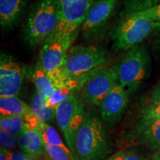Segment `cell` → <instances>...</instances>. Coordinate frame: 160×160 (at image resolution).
Wrapping results in <instances>:
<instances>
[{"instance_id": "9", "label": "cell", "mask_w": 160, "mask_h": 160, "mask_svg": "<svg viewBox=\"0 0 160 160\" xmlns=\"http://www.w3.org/2000/svg\"><path fill=\"white\" fill-rule=\"evenodd\" d=\"M77 33L61 36L53 33L44 42L39 56V65L47 72L59 69Z\"/></svg>"}, {"instance_id": "12", "label": "cell", "mask_w": 160, "mask_h": 160, "mask_svg": "<svg viewBox=\"0 0 160 160\" xmlns=\"http://www.w3.org/2000/svg\"><path fill=\"white\" fill-rule=\"evenodd\" d=\"M131 137L139 145L156 151L160 148V119L142 117L132 130Z\"/></svg>"}, {"instance_id": "29", "label": "cell", "mask_w": 160, "mask_h": 160, "mask_svg": "<svg viewBox=\"0 0 160 160\" xmlns=\"http://www.w3.org/2000/svg\"><path fill=\"white\" fill-rule=\"evenodd\" d=\"M152 103L160 104V83L154 88L151 95Z\"/></svg>"}, {"instance_id": "10", "label": "cell", "mask_w": 160, "mask_h": 160, "mask_svg": "<svg viewBox=\"0 0 160 160\" xmlns=\"http://www.w3.org/2000/svg\"><path fill=\"white\" fill-rule=\"evenodd\" d=\"M129 101L128 90L117 83L100 104V115L105 126H114L122 117Z\"/></svg>"}, {"instance_id": "19", "label": "cell", "mask_w": 160, "mask_h": 160, "mask_svg": "<svg viewBox=\"0 0 160 160\" xmlns=\"http://www.w3.org/2000/svg\"><path fill=\"white\" fill-rule=\"evenodd\" d=\"M25 125L24 117L19 116H1L0 128L6 133L19 137Z\"/></svg>"}, {"instance_id": "30", "label": "cell", "mask_w": 160, "mask_h": 160, "mask_svg": "<svg viewBox=\"0 0 160 160\" xmlns=\"http://www.w3.org/2000/svg\"><path fill=\"white\" fill-rule=\"evenodd\" d=\"M11 150L1 147L0 149V160H10L11 153Z\"/></svg>"}, {"instance_id": "8", "label": "cell", "mask_w": 160, "mask_h": 160, "mask_svg": "<svg viewBox=\"0 0 160 160\" xmlns=\"http://www.w3.org/2000/svg\"><path fill=\"white\" fill-rule=\"evenodd\" d=\"M60 20L55 33L70 36L77 33L89 10L97 0H58Z\"/></svg>"}, {"instance_id": "26", "label": "cell", "mask_w": 160, "mask_h": 160, "mask_svg": "<svg viewBox=\"0 0 160 160\" xmlns=\"http://www.w3.org/2000/svg\"><path fill=\"white\" fill-rule=\"evenodd\" d=\"M138 13L144 17L152 20V21L160 23V3L151 8L146 10V11L139 12Z\"/></svg>"}, {"instance_id": "32", "label": "cell", "mask_w": 160, "mask_h": 160, "mask_svg": "<svg viewBox=\"0 0 160 160\" xmlns=\"http://www.w3.org/2000/svg\"><path fill=\"white\" fill-rule=\"evenodd\" d=\"M151 158L153 160H160V148L156 150L154 153L151 156Z\"/></svg>"}, {"instance_id": "4", "label": "cell", "mask_w": 160, "mask_h": 160, "mask_svg": "<svg viewBox=\"0 0 160 160\" xmlns=\"http://www.w3.org/2000/svg\"><path fill=\"white\" fill-rule=\"evenodd\" d=\"M118 83L128 90H134L148 77L151 57L147 49L137 45L126 51L114 67Z\"/></svg>"}, {"instance_id": "1", "label": "cell", "mask_w": 160, "mask_h": 160, "mask_svg": "<svg viewBox=\"0 0 160 160\" xmlns=\"http://www.w3.org/2000/svg\"><path fill=\"white\" fill-rule=\"evenodd\" d=\"M77 160H104L111 151L108 133L102 119L86 113L74 139Z\"/></svg>"}, {"instance_id": "27", "label": "cell", "mask_w": 160, "mask_h": 160, "mask_svg": "<svg viewBox=\"0 0 160 160\" xmlns=\"http://www.w3.org/2000/svg\"><path fill=\"white\" fill-rule=\"evenodd\" d=\"M36 157L23 151H11L10 160H34Z\"/></svg>"}, {"instance_id": "6", "label": "cell", "mask_w": 160, "mask_h": 160, "mask_svg": "<svg viewBox=\"0 0 160 160\" xmlns=\"http://www.w3.org/2000/svg\"><path fill=\"white\" fill-rule=\"evenodd\" d=\"M107 62L105 49L97 45L76 46L70 50L59 68L66 79L79 77Z\"/></svg>"}, {"instance_id": "15", "label": "cell", "mask_w": 160, "mask_h": 160, "mask_svg": "<svg viewBox=\"0 0 160 160\" xmlns=\"http://www.w3.org/2000/svg\"><path fill=\"white\" fill-rule=\"evenodd\" d=\"M37 91L48 97L56 90L65 85V79L59 69L47 72L38 65L32 75Z\"/></svg>"}, {"instance_id": "16", "label": "cell", "mask_w": 160, "mask_h": 160, "mask_svg": "<svg viewBox=\"0 0 160 160\" xmlns=\"http://www.w3.org/2000/svg\"><path fill=\"white\" fill-rule=\"evenodd\" d=\"M19 147L22 151L36 157H44L45 143L39 129H31L24 127L18 137Z\"/></svg>"}, {"instance_id": "3", "label": "cell", "mask_w": 160, "mask_h": 160, "mask_svg": "<svg viewBox=\"0 0 160 160\" xmlns=\"http://www.w3.org/2000/svg\"><path fill=\"white\" fill-rule=\"evenodd\" d=\"M159 27L160 23L138 13L124 17L112 31L113 48L116 51H128L139 45Z\"/></svg>"}, {"instance_id": "33", "label": "cell", "mask_w": 160, "mask_h": 160, "mask_svg": "<svg viewBox=\"0 0 160 160\" xmlns=\"http://www.w3.org/2000/svg\"><path fill=\"white\" fill-rule=\"evenodd\" d=\"M34 160H51V159H45V157H36Z\"/></svg>"}, {"instance_id": "23", "label": "cell", "mask_w": 160, "mask_h": 160, "mask_svg": "<svg viewBox=\"0 0 160 160\" xmlns=\"http://www.w3.org/2000/svg\"><path fill=\"white\" fill-rule=\"evenodd\" d=\"M45 153L51 160H77L70 149L45 144Z\"/></svg>"}, {"instance_id": "22", "label": "cell", "mask_w": 160, "mask_h": 160, "mask_svg": "<svg viewBox=\"0 0 160 160\" xmlns=\"http://www.w3.org/2000/svg\"><path fill=\"white\" fill-rule=\"evenodd\" d=\"M73 94V90L70 88L68 86L59 88L51 96L47 97L46 105H47V107L56 110L60 104L65 101L67 99H68Z\"/></svg>"}, {"instance_id": "25", "label": "cell", "mask_w": 160, "mask_h": 160, "mask_svg": "<svg viewBox=\"0 0 160 160\" xmlns=\"http://www.w3.org/2000/svg\"><path fill=\"white\" fill-rule=\"evenodd\" d=\"M142 117L160 119V104L152 103L148 105L142 112Z\"/></svg>"}, {"instance_id": "7", "label": "cell", "mask_w": 160, "mask_h": 160, "mask_svg": "<svg viewBox=\"0 0 160 160\" xmlns=\"http://www.w3.org/2000/svg\"><path fill=\"white\" fill-rule=\"evenodd\" d=\"M86 111L82 100L74 93L56 108L55 119L68 148L74 155V139L82 123Z\"/></svg>"}, {"instance_id": "14", "label": "cell", "mask_w": 160, "mask_h": 160, "mask_svg": "<svg viewBox=\"0 0 160 160\" xmlns=\"http://www.w3.org/2000/svg\"><path fill=\"white\" fill-rule=\"evenodd\" d=\"M33 0H0V25L2 29L17 27Z\"/></svg>"}, {"instance_id": "31", "label": "cell", "mask_w": 160, "mask_h": 160, "mask_svg": "<svg viewBox=\"0 0 160 160\" xmlns=\"http://www.w3.org/2000/svg\"><path fill=\"white\" fill-rule=\"evenodd\" d=\"M125 154V151L121 150V151H117V153L111 156V157L108 158V159H106L105 160H124Z\"/></svg>"}, {"instance_id": "24", "label": "cell", "mask_w": 160, "mask_h": 160, "mask_svg": "<svg viewBox=\"0 0 160 160\" xmlns=\"http://www.w3.org/2000/svg\"><path fill=\"white\" fill-rule=\"evenodd\" d=\"M0 144H1V147L8 150L14 149L17 146H19L18 138L6 133L2 130L0 131Z\"/></svg>"}, {"instance_id": "11", "label": "cell", "mask_w": 160, "mask_h": 160, "mask_svg": "<svg viewBox=\"0 0 160 160\" xmlns=\"http://www.w3.org/2000/svg\"><path fill=\"white\" fill-rule=\"evenodd\" d=\"M23 71L17 62L5 55L0 62V97H17L23 83Z\"/></svg>"}, {"instance_id": "2", "label": "cell", "mask_w": 160, "mask_h": 160, "mask_svg": "<svg viewBox=\"0 0 160 160\" xmlns=\"http://www.w3.org/2000/svg\"><path fill=\"white\" fill-rule=\"evenodd\" d=\"M60 20L58 0H35L31 5L22 31L24 41L31 48L42 45L57 30Z\"/></svg>"}, {"instance_id": "18", "label": "cell", "mask_w": 160, "mask_h": 160, "mask_svg": "<svg viewBox=\"0 0 160 160\" xmlns=\"http://www.w3.org/2000/svg\"><path fill=\"white\" fill-rule=\"evenodd\" d=\"M47 97L37 91L32 98L31 108L33 113L41 121L48 122L53 121L55 118L56 110L46 105Z\"/></svg>"}, {"instance_id": "28", "label": "cell", "mask_w": 160, "mask_h": 160, "mask_svg": "<svg viewBox=\"0 0 160 160\" xmlns=\"http://www.w3.org/2000/svg\"><path fill=\"white\" fill-rule=\"evenodd\" d=\"M124 160H153L151 157H148L134 151L125 152Z\"/></svg>"}, {"instance_id": "21", "label": "cell", "mask_w": 160, "mask_h": 160, "mask_svg": "<svg viewBox=\"0 0 160 160\" xmlns=\"http://www.w3.org/2000/svg\"><path fill=\"white\" fill-rule=\"evenodd\" d=\"M160 0H126L122 17L146 11L153 6L158 5Z\"/></svg>"}, {"instance_id": "13", "label": "cell", "mask_w": 160, "mask_h": 160, "mask_svg": "<svg viewBox=\"0 0 160 160\" xmlns=\"http://www.w3.org/2000/svg\"><path fill=\"white\" fill-rule=\"evenodd\" d=\"M117 2L118 0H97L82 25L84 33H91L105 25L114 12Z\"/></svg>"}, {"instance_id": "5", "label": "cell", "mask_w": 160, "mask_h": 160, "mask_svg": "<svg viewBox=\"0 0 160 160\" xmlns=\"http://www.w3.org/2000/svg\"><path fill=\"white\" fill-rule=\"evenodd\" d=\"M78 91L83 102L91 106H99L104 98L118 83L113 67L102 65L93 71L79 76Z\"/></svg>"}, {"instance_id": "17", "label": "cell", "mask_w": 160, "mask_h": 160, "mask_svg": "<svg viewBox=\"0 0 160 160\" xmlns=\"http://www.w3.org/2000/svg\"><path fill=\"white\" fill-rule=\"evenodd\" d=\"M31 106L17 97H0L1 116H25L33 113Z\"/></svg>"}, {"instance_id": "20", "label": "cell", "mask_w": 160, "mask_h": 160, "mask_svg": "<svg viewBox=\"0 0 160 160\" xmlns=\"http://www.w3.org/2000/svg\"><path fill=\"white\" fill-rule=\"evenodd\" d=\"M39 131L41 133L45 145L48 144V145H57L62 148L64 149H70L63 142L61 137H60L57 130L53 126L42 121L41 123H40Z\"/></svg>"}]
</instances>
